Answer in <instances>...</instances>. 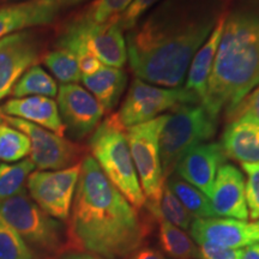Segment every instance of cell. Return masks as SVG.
<instances>
[{"label": "cell", "instance_id": "cell-4", "mask_svg": "<svg viewBox=\"0 0 259 259\" xmlns=\"http://www.w3.org/2000/svg\"><path fill=\"white\" fill-rule=\"evenodd\" d=\"M90 151L103 174L135 209L145 206V197L130 151L126 128L111 113L93 132Z\"/></svg>", "mask_w": 259, "mask_h": 259}, {"label": "cell", "instance_id": "cell-14", "mask_svg": "<svg viewBox=\"0 0 259 259\" xmlns=\"http://www.w3.org/2000/svg\"><path fill=\"white\" fill-rule=\"evenodd\" d=\"M190 234L196 242L208 241L223 247L240 248L259 242V220L255 222L235 219H194Z\"/></svg>", "mask_w": 259, "mask_h": 259}, {"label": "cell", "instance_id": "cell-33", "mask_svg": "<svg viewBox=\"0 0 259 259\" xmlns=\"http://www.w3.org/2000/svg\"><path fill=\"white\" fill-rule=\"evenodd\" d=\"M162 0H132L127 9L118 18V23L124 31L131 30L145 15Z\"/></svg>", "mask_w": 259, "mask_h": 259}, {"label": "cell", "instance_id": "cell-40", "mask_svg": "<svg viewBox=\"0 0 259 259\" xmlns=\"http://www.w3.org/2000/svg\"><path fill=\"white\" fill-rule=\"evenodd\" d=\"M228 3H232V2H235V0H227Z\"/></svg>", "mask_w": 259, "mask_h": 259}, {"label": "cell", "instance_id": "cell-23", "mask_svg": "<svg viewBox=\"0 0 259 259\" xmlns=\"http://www.w3.org/2000/svg\"><path fill=\"white\" fill-rule=\"evenodd\" d=\"M160 245L164 253L173 259H198V246L184 229L160 219Z\"/></svg>", "mask_w": 259, "mask_h": 259}, {"label": "cell", "instance_id": "cell-39", "mask_svg": "<svg viewBox=\"0 0 259 259\" xmlns=\"http://www.w3.org/2000/svg\"><path fill=\"white\" fill-rule=\"evenodd\" d=\"M2 3H8V4H14V3H19L24 2V0H0Z\"/></svg>", "mask_w": 259, "mask_h": 259}, {"label": "cell", "instance_id": "cell-2", "mask_svg": "<svg viewBox=\"0 0 259 259\" xmlns=\"http://www.w3.org/2000/svg\"><path fill=\"white\" fill-rule=\"evenodd\" d=\"M73 246L105 259L128 257L145 236L136 209L107 179L92 155L80 162L70 212Z\"/></svg>", "mask_w": 259, "mask_h": 259}, {"label": "cell", "instance_id": "cell-28", "mask_svg": "<svg viewBox=\"0 0 259 259\" xmlns=\"http://www.w3.org/2000/svg\"><path fill=\"white\" fill-rule=\"evenodd\" d=\"M132 0H93L73 18L83 23L100 25L120 17Z\"/></svg>", "mask_w": 259, "mask_h": 259}, {"label": "cell", "instance_id": "cell-10", "mask_svg": "<svg viewBox=\"0 0 259 259\" xmlns=\"http://www.w3.org/2000/svg\"><path fill=\"white\" fill-rule=\"evenodd\" d=\"M80 163L59 170H34L28 177L30 198L51 218L66 221L76 193Z\"/></svg>", "mask_w": 259, "mask_h": 259}, {"label": "cell", "instance_id": "cell-41", "mask_svg": "<svg viewBox=\"0 0 259 259\" xmlns=\"http://www.w3.org/2000/svg\"><path fill=\"white\" fill-rule=\"evenodd\" d=\"M0 122H2V119H0Z\"/></svg>", "mask_w": 259, "mask_h": 259}, {"label": "cell", "instance_id": "cell-7", "mask_svg": "<svg viewBox=\"0 0 259 259\" xmlns=\"http://www.w3.org/2000/svg\"><path fill=\"white\" fill-rule=\"evenodd\" d=\"M56 48H63L74 54L90 52L105 66L122 69L127 61V48L124 30L118 19L94 25L71 18L64 24L57 38Z\"/></svg>", "mask_w": 259, "mask_h": 259}, {"label": "cell", "instance_id": "cell-12", "mask_svg": "<svg viewBox=\"0 0 259 259\" xmlns=\"http://www.w3.org/2000/svg\"><path fill=\"white\" fill-rule=\"evenodd\" d=\"M57 105L65 130L77 141L93 135L106 113L95 97L79 84H61Z\"/></svg>", "mask_w": 259, "mask_h": 259}, {"label": "cell", "instance_id": "cell-6", "mask_svg": "<svg viewBox=\"0 0 259 259\" xmlns=\"http://www.w3.org/2000/svg\"><path fill=\"white\" fill-rule=\"evenodd\" d=\"M167 114L126 128L130 151L149 211L160 220L164 176L160 156V134Z\"/></svg>", "mask_w": 259, "mask_h": 259}, {"label": "cell", "instance_id": "cell-3", "mask_svg": "<svg viewBox=\"0 0 259 259\" xmlns=\"http://www.w3.org/2000/svg\"><path fill=\"white\" fill-rule=\"evenodd\" d=\"M259 85V0H235L223 18L222 36L200 105L213 120L227 116Z\"/></svg>", "mask_w": 259, "mask_h": 259}, {"label": "cell", "instance_id": "cell-20", "mask_svg": "<svg viewBox=\"0 0 259 259\" xmlns=\"http://www.w3.org/2000/svg\"><path fill=\"white\" fill-rule=\"evenodd\" d=\"M223 18H225V15L215 25L211 34L202 45V47L194 54L186 73L185 87L184 88L196 94L200 99V102H202L203 97L206 93V88H208V82L212 71L213 61H215L220 40H221L222 36Z\"/></svg>", "mask_w": 259, "mask_h": 259}, {"label": "cell", "instance_id": "cell-24", "mask_svg": "<svg viewBox=\"0 0 259 259\" xmlns=\"http://www.w3.org/2000/svg\"><path fill=\"white\" fill-rule=\"evenodd\" d=\"M56 79L38 65H34L15 84L11 94L14 97L46 96L56 97L58 94Z\"/></svg>", "mask_w": 259, "mask_h": 259}, {"label": "cell", "instance_id": "cell-27", "mask_svg": "<svg viewBox=\"0 0 259 259\" xmlns=\"http://www.w3.org/2000/svg\"><path fill=\"white\" fill-rule=\"evenodd\" d=\"M30 154L27 135L14 126L0 122V161L19 162Z\"/></svg>", "mask_w": 259, "mask_h": 259}, {"label": "cell", "instance_id": "cell-37", "mask_svg": "<svg viewBox=\"0 0 259 259\" xmlns=\"http://www.w3.org/2000/svg\"><path fill=\"white\" fill-rule=\"evenodd\" d=\"M61 259H105L101 257H97V255L87 253V252H77V253H70L64 255Z\"/></svg>", "mask_w": 259, "mask_h": 259}, {"label": "cell", "instance_id": "cell-30", "mask_svg": "<svg viewBox=\"0 0 259 259\" xmlns=\"http://www.w3.org/2000/svg\"><path fill=\"white\" fill-rule=\"evenodd\" d=\"M160 219L166 220L167 222L181 229H190L193 221V216L187 211L176 194L168 189L166 184L163 186L160 202Z\"/></svg>", "mask_w": 259, "mask_h": 259}, {"label": "cell", "instance_id": "cell-25", "mask_svg": "<svg viewBox=\"0 0 259 259\" xmlns=\"http://www.w3.org/2000/svg\"><path fill=\"white\" fill-rule=\"evenodd\" d=\"M35 170L30 158L16 162L14 164H0V202L23 192L28 177Z\"/></svg>", "mask_w": 259, "mask_h": 259}, {"label": "cell", "instance_id": "cell-32", "mask_svg": "<svg viewBox=\"0 0 259 259\" xmlns=\"http://www.w3.org/2000/svg\"><path fill=\"white\" fill-rule=\"evenodd\" d=\"M227 121H247L259 125V85L246 95L226 116Z\"/></svg>", "mask_w": 259, "mask_h": 259}, {"label": "cell", "instance_id": "cell-9", "mask_svg": "<svg viewBox=\"0 0 259 259\" xmlns=\"http://www.w3.org/2000/svg\"><path fill=\"white\" fill-rule=\"evenodd\" d=\"M0 218L29 246L46 251L57 250L60 246V223L45 212L24 191L0 202Z\"/></svg>", "mask_w": 259, "mask_h": 259}, {"label": "cell", "instance_id": "cell-18", "mask_svg": "<svg viewBox=\"0 0 259 259\" xmlns=\"http://www.w3.org/2000/svg\"><path fill=\"white\" fill-rule=\"evenodd\" d=\"M0 113L41 126L63 137L66 134L57 102L51 97H14L0 107Z\"/></svg>", "mask_w": 259, "mask_h": 259}, {"label": "cell", "instance_id": "cell-5", "mask_svg": "<svg viewBox=\"0 0 259 259\" xmlns=\"http://www.w3.org/2000/svg\"><path fill=\"white\" fill-rule=\"evenodd\" d=\"M216 130L218 121L200 103L179 106L167 114L160 134V156L164 178L174 173L177 163L187 151L210 141Z\"/></svg>", "mask_w": 259, "mask_h": 259}, {"label": "cell", "instance_id": "cell-29", "mask_svg": "<svg viewBox=\"0 0 259 259\" xmlns=\"http://www.w3.org/2000/svg\"><path fill=\"white\" fill-rule=\"evenodd\" d=\"M0 259H35L31 247L0 218Z\"/></svg>", "mask_w": 259, "mask_h": 259}, {"label": "cell", "instance_id": "cell-19", "mask_svg": "<svg viewBox=\"0 0 259 259\" xmlns=\"http://www.w3.org/2000/svg\"><path fill=\"white\" fill-rule=\"evenodd\" d=\"M221 145L227 158L242 163L259 162V125L231 121L223 131Z\"/></svg>", "mask_w": 259, "mask_h": 259}, {"label": "cell", "instance_id": "cell-1", "mask_svg": "<svg viewBox=\"0 0 259 259\" xmlns=\"http://www.w3.org/2000/svg\"><path fill=\"white\" fill-rule=\"evenodd\" d=\"M229 4L227 0H162L127 31L132 72L154 85L179 88L194 54Z\"/></svg>", "mask_w": 259, "mask_h": 259}, {"label": "cell", "instance_id": "cell-16", "mask_svg": "<svg viewBox=\"0 0 259 259\" xmlns=\"http://www.w3.org/2000/svg\"><path fill=\"white\" fill-rule=\"evenodd\" d=\"M64 10V0H24L2 6L0 40L15 32L52 24Z\"/></svg>", "mask_w": 259, "mask_h": 259}, {"label": "cell", "instance_id": "cell-26", "mask_svg": "<svg viewBox=\"0 0 259 259\" xmlns=\"http://www.w3.org/2000/svg\"><path fill=\"white\" fill-rule=\"evenodd\" d=\"M45 66L63 84H77L82 80L78 60L71 52L56 48L42 57Z\"/></svg>", "mask_w": 259, "mask_h": 259}, {"label": "cell", "instance_id": "cell-35", "mask_svg": "<svg viewBox=\"0 0 259 259\" xmlns=\"http://www.w3.org/2000/svg\"><path fill=\"white\" fill-rule=\"evenodd\" d=\"M128 259H166V257L153 247H139L128 255Z\"/></svg>", "mask_w": 259, "mask_h": 259}, {"label": "cell", "instance_id": "cell-15", "mask_svg": "<svg viewBox=\"0 0 259 259\" xmlns=\"http://www.w3.org/2000/svg\"><path fill=\"white\" fill-rule=\"evenodd\" d=\"M226 160L221 143H203L180 158L174 173L210 198L216 174Z\"/></svg>", "mask_w": 259, "mask_h": 259}, {"label": "cell", "instance_id": "cell-8", "mask_svg": "<svg viewBox=\"0 0 259 259\" xmlns=\"http://www.w3.org/2000/svg\"><path fill=\"white\" fill-rule=\"evenodd\" d=\"M193 103H200V99L184 87L164 88L135 78L116 114L121 125L128 128L153 120L179 106Z\"/></svg>", "mask_w": 259, "mask_h": 259}, {"label": "cell", "instance_id": "cell-13", "mask_svg": "<svg viewBox=\"0 0 259 259\" xmlns=\"http://www.w3.org/2000/svg\"><path fill=\"white\" fill-rule=\"evenodd\" d=\"M41 58L42 44L34 31H18L0 40V101Z\"/></svg>", "mask_w": 259, "mask_h": 259}, {"label": "cell", "instance_id": "cell-22", "mask_svg": "<svg viewBox=\"0 0 259 259\" xmlns=\"http://www.w3.org/2000/svg\"><path fill=\"white\" fill-rule=\"evenodd\" d=\"M171 192L178 197L194 219L218 218L213 212L210 199L198 189L191 185L176 173L170 174L164 183Z\"/></svg>", "mask_w": 259, "mask_h": 259}, {"label": "cell", "instance_id": "cell-38", "mask_svg": "<svg viewBox=\"0 0 259 259\" xmlns=\"http://www.w3.org/2000/svg\"><path fill=\"white\" fill-rule=\"evenodd\" d=\"M84 2H87V0H64L66 9L72 8V6H76V5H79V4H82V3H84Z\"/></svg>", "mask_w": 259, "mask_h": 259}, {"label": "cell", "instance_id": "cell-31", "mask_svg": "<svg viewBox=\"0 0 259 259\" xmlns=\"http://www.w3.org/2000/svg\"><path fill=\"white\" fill-rule=\"evenodd\" d=\"M242 169L247 176L245 183L246 203H247L248 218L253 221L259 220V162L257 163H242Z\"/></svg>", "mask_w": 259, "mask_h": 259}, {"label": "cell", "instance_id": "cell-34", "mask_svg": "<svg viewBox=\"0 0 259 259\" xmlns=\"http://www.w3.org/2000/svg\"><path fill=\"white\" fill-rule=\"evenodd\" d=\"M198 244V259H241L242 250L223 247L208 241Z\"/></svg>", "mask_w": 259, "mask_h": 259}, {"label": "cell", "instance_id": "cell-21", "mask_svg": "<svg viewBox=\"0 0 259 259\" xmlns=\"http://www.w3.org/2000/svg\"><path fill=\"white\" fill-rule=\"evenodd\" d=\"M82 83L105 112L112 113L127 87V74L122 69L103 65L95 73L82 76Z\"/></svg>", "mask_w": 259, "mask_h": 259}, {"label": "cell", "instance_id": "cell-17", "mask_svg": "<svg viewBox=\"0 0 259 259\" xmlns=\"http://www.w3.org/2000/svg\"><path fill=\"white\" fill-rule=\"evenodd\" d=\"M210 204L216 216L247 221L248 209L245 194V178L241 170L229 163L222 164L216 174Z\"/></svg>", "mask_w": 259, "mask_h": 259}, {"label": "cell", "instance_id": "cell-36", "mask_svg": "<svg viewBox=\"0 0 259 259\" xmlns=\"http://www.w3.org/2000/svg\"><path fill=\"white\" fill-rule=\"evenodd\" d=\"M241 259H259V242L247 246L242 250Z\"/></svg>", "mask_w": 259, "mask_h": 259}, {"label": "cell", "instance_id": "cell-11", "mask_svg": "<svg viewBox=\"0 0 259 259\" xmlns=\"http://www.w3.org/2000/svg\"><path fill=\"white\" fill-rule=\"evenodd\" d=\"M0 119L27 135L30 142V160L40 170H59L78 163L82 148L74 142L22 119L0 113Z\"/></svg>", "mask_w": 259, "mask_h": 259}]
</instances>
